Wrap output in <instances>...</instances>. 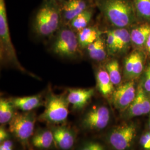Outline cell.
<instances>
[{
  "instance_id": "44dd1931",
  "label": "cell",
  "mask_w": 150,
  "mask_h": 150,
  "mask_svg": "<svg viewBox=\"0 0 150 150\" xmlns=\"http://www.w3.org/2000/svg\"><path fill=\"white\" fill-rule=\"evenodd\" d=\"M131 42L135 45L142 46L146 45L150 35V26L146 24L134 28L130 32Z\"/></svg>"
},
{
  "instance_id": "3957f363",
  "label": "cell",
  "mask_w": 150,
  "mask_h": 150,
  "mask_svg": "<svg viewBox=\"0 0 150 150\" xmlns=\"http://www.w3.org/2000/svg\"><path fill=\"white\" fill-rule=\"evenodd\" d=\"M0 64L3 68L12 69L38 79L20 63L11 41L5 0H0Z\"/></svg>"
},
{
  "instance_id": "2e32d148",
  "label": "cell",
  "mask_w": 150,
  "mask_h": 150,
  "mask_svg": "<svg viewBox=\"0 0 150 150\" xmlns=\"http://www.w3.org/2000/svg\"><path fill=\"white\" fill-rule=\"evenodd\" d=\"M97 87L103 96H111L115 90L114 85L104 66H98L95 71Z\"/></svg>"
},
{
  "instance_id": "e575fe53",
  "label": "cell",
  "mask_w": 150,
  "mask_h": 150,
  "mask_svg": "<svg viewBox=\"0 0 150 150\" xmlns=\"http://www.w3.org/2000/svg\"><path fill=\"white\" fill-rule=\"evenodd\" d=\"M6 150H13V147H11V148H8Z\"/></svg>"
},
{
  "instance_id": "4316f807",
  "label": "cell",
  "mask_w": 150,
  "mask_h": 150,
  "mask_svg": "<svg viewBox=\"0 0 150 150\" xmlns=\"http://www.w3.org/2000/svg\"><path fill=\"white\" fill-rule=\"evenodd\" d=\"M79 150H105V148L98 142L90 141L83 144Z\"/></svg>"
},
{
  "instance_id": "1f68e13d",
  "label": "cell",
  "mask_w": 150,
  "mask_h": 150,
  "mask_svg": "<svg viewBox=\"0 0 150 150\" xmlns=\"http://www.w3.org/2000/svg\"><path fill=\"white\" fill-rule=\"evenodd\" d=\"M146 47H147L148 51L149 52V53H150V35L146 41Z\"/></svg>"
},
{
  "instance_id": "603a6c76",
  "label": "cell",
  "mask_w": 150,
  "mask_h": 150,
  "mask_svg": "<svg viewBox=\"0 0 150 150\" xmlns=\"http://www.w3.org/2000/svg\"><path fill=\"white\" fill-rule=\"evenodd\" d=\"M104 66L109 75L113 85L116 86L121 85L122 76L118 61L116 59L110 60L107 61Z\"/></svg>"
},
{
  "instance_id": "8fae6325",
  "label": "cell",
  "mask_w": 150,
  "mask_h": 150,
  "mask_svg": "<svg viewBox=\"0 0 150 150\" xmlns=\"http://www.w3.org/2000/svg\"><path fill=\"white\" fill-rule=\"evenodd\" d=\"M67 98L75 110H81L86 107L91 101L95 94L93 88H71L67 91Z\"/></svg>"
},
{
  "instance_id": "30bf717a",
  "label": "cell",
  "mask_w": 150,
  "mask_h": 150,
  "mask_svg": "<svg viewBox=\"0 0 150 150\" xmlns=\"http://www.w3.org/2000/svg\"><path fill=\"white\" fill-rule=\"evenodd\" d=\"M136 93L134 81L121 84L115 89L111 96L113 105L121 111L127 109L134 100Z\"/></svg>"
},
{
  "instance_id": "7402d4cb",
  "label": "cell",
  "mask_w": 150,
  "mask_h": 150,
  "mask_svg": "<svg viewBox=\"0 0 150 150\" xmlns=\"http://www.w3.org/2000/svg\"><path fill=\"white\" fill-rule=\"evenodd\" d=\"M16 109L8 99L1 97L0 99V123L5 125L9 123L15 115Z\"/></svg>"
},
{
  "instance_id": "7a4b0ae2",
  "label": "cell",
  "mask_w": 150,
  "mask_h": 150,
  "mask_svg": "<svg viewBox=\"0 0 150 150\" xmlns=\"http://www.w3.org/2000/svg\"><path fill=\"white\" fill-rule=\"evenodd\" d=\"M48 52L60 59L78 62L84 59L83 52L78 41L77 33L69 25H62L46 42Z\"/></svg>"
},
{
  "instance_id": "d590c367",
  "label": "cell",
  "mask_w": 150,
  "mask_h": 150,
  "mask_svg": "<svg viewBox=\"0 0 150 150\" xmlns=\"http://www.w3.org/2000/svg\"><path fill=\"white\" fill-rule=\"evenodd\" d=\"M147 134H149V136H150V132H147Z\"/></svg>"
},
{
  "instance_id": "9a60e30c",
  "label": "cell",
  "mask_w": 150,
  "mask_h": 150,
  "mask_svg": "<svg viewBox=\"0 0 150 150\" xmlns=\"http://www.w3.org/2000/svg\"><path fill=\"white\" fill-rule=\"evenodd\" d=\"M9 100L15 108L24 112H29L45 105L42 95L38 94L28 96L12 97Z\"/></svg>"
},
{
  "instance_id": "7c38bea8",
  "label": "cell",
  "mask_w": 150,
  "mask_h": 150,
  "mask_svg": "<svg viewBox=\"0 0 150 150\" xmlns=\"http://www.w3.org/2000/svg\"><path fill=\"white\" fill-rule=\"evenodd\" d=\"M128 115L137 117L150 112V99L142 86H139L133 102L127 108Z\"/></svg>"
},
{
  "instance_id": "4fadbf2b",
  "label": "cell",
  "mask_w": 150,
  "mask_h": 150,
  "mask_svg": "<svg viewBox=\"0 0 150 150\" xmlns=\"http://www.w3.org/2000/svg\"><path fill=\"white\" fill-rule=\"evenodd\" d=\"M83 52L84 59L96 64L105 62L108 56L105 41L102 36L87 46Z\"/></svg>"
},
{
  "instance_id": "836d02e7",
  "label": "cell",
  "mask_w": 150,
  "mask_h": 150,
  "mask_svg": "<svg viewBox=\"0 0 150 150\" xmlns=\"http://www.w3.org/2000/svg\"><path fill=\"white\" fill-rule=\"evenodd\" d=\"M149 127L150 129V117H149Z\"/></svg>"
},
{
  "instance_id": "ffe728a7",
  "label": "cell",
  "mask_w": 150,
  "mask_h": 150,
  "mask_svg": "<svg viewBox=\"0 0 150 150\" xmlns=\"http://www.w3.org/2000/svg\"><path fill=\"white\" fill-rule=\"evenodd\" d=\"M112 30L116 38L118 54L125 52L131 42L130 33L126 28H114Z\"/></svg>"
},
{
  "instance_id": "277c9868",
  "label": "cell",
  "mask_w": 150,
  "mask_h": 150,
  "mask_svg": "<svg viewBox=\"0 0 150 150\" xmlns=\"http://www.w3.org/2000/svg\"><path fill=\"white\" fill-rule=\"evenodd\" d=\"M103 17L114 28H126L135 21V10L131 0H95Z\"/></svg>"
},
{
  "instance_id": "d4e9b609",
  "label": "cell",
  "mask_w": 150,
  "mask_h": 150,
  "mask_svg": "<svg viewBox=\"0 0 150 150\" xmlns=\"http://www.w3.org/2000/svg\"><path fill=\"white\" fill-rule=\"evenodd\" d=\"M144 67L143 58L142 55L139 52H136V58L134 59L133 70L131 76V79L138 77L142 72Z\"/></svg>"
},
{
  "instance_id": "d6a6232c",
  "label": "cell",
  "mask_w": 150,
  "mask_h": 150,
  "mask_svg": "<svg viewBox=\"0 0 150 150\" xmlns=\"http://www.w3.org/2000/svg\"><path fill=\"white\" fill-rule=\"evenodd\" d=\"M52 1H53L54 2H56V3H57V4L59 5L64 0H52Z\"/></svg>"
},
{
  "instance_id": "e0dca14e",
  "label": "cell",
  "mask_w": 150,
  "mask_h": 150,
  "mask_svg": "<svg viewBox=\"0 0 150 150\" xmlns=\"http://www.w3.org/2000/svg\"><path fill=\"white\" fill-rule=\"evenodd\" d=\"M76 33L80 47L83 51L87 46L101 37L102 32L96 26L90 25Z\"/></svg>"
},
{
  "instance_id": "9c48e42d",
  "label": "cell",
  "mask_w": 150,
  "mask_h": 150,
  "mask_svg": "<svg viewBox=\"0 0 150 150\" xmlns=\"http://www.w3.org/2000/svg\"><path fill=\"white\" fill-rule=\"evenodd\" d=\"M95 6V0H64L59 5L62 25H69L76 16Z\"/></svg>"
},
{
  "instance_id": "4dcf8cb0",
  "label": "cell",
  "mask_w": 150,
  "mask_h": 150,
  "mask_svg": "<svg viewBox=\"0 0 150 150\" xmlns=\"http://www.w3.org/2000/svg\"><path fill=\"white\" fill-rule=\"evenodd\" d=\"M1 145L4 146L6 148H10V147H13V144L12 141L11 140H9V139H6L5 141L1 142Z\"/></svg>"
},
{
  "instance_id": "d6986e66",
  "label": "cell",
  "mask_w": 150,
  "mask_h": 150,
  "mask_svg": "<svg viewBox=\"0 0 150 150\" xmlns=\"http://www.w3.org/2000/svg\"><path fill=\"white\" fill-rule=\"evenodd\" d=\"M54 142L52 131L48 129H43L33 135L31 139L32 145L38 149H47L50 148Z\"/></svg>"
},
{
  "instance_id": "5b68a950",
  "label": "cell",
  "mask_w": 150,
  "mask_h": 150,
  "mask_svg": "<svg viewBox=\"0 0 150 150\" xmlns=\"http://www.w3.org/2000/svg\"><path fill=\"white\" fill-rule=\"evenodd\" d=\"M69 105L67 94L57 95L50 91L45 101V110L40 120L54 125L64 123L69 115Z\"/></svg>"
},
{
  "instance_id": "83f0119b",
  "label": "cell",
  "mask_w": 150,
  "mask_h": 150,
  "mask_svg": "<svg viewBox=\"0 0 150 150\" xmlns=\"http://www.w3.org/2000/svg\"><path fill=\"white\" fill-rule=\"evenodd\" d=\"M142 86L146 93L150 94V65L146 71L144 81Z\"/></svg>"
},
{
  "instance_id": "52a82bcc",
  "label": "cell",
  "mask_w": 150,
  "mask_h": 150,
  "mask_svg": "<svg viewBox=\"0 0 150 150\" xmlns=\"http://www.w3.org/2000/svg\"><path fill=\"white\" fill-rule=\"evenodd\" d=\"M136 134L132 123H123L116 126L108 136V141L115 150H126L132 144Z\"/></svg>"
},
{
  "instance_id": "cb8c5ba5",
  "label": "cell",
  "mask_w": 150,
  "mask_h": 150,
  "mask_svg": "<svg viewBox=\"0 0 150 150\" xmlns=\"http://www.w3.org/2000/svg\"><path fill=\"white\" fill-rule=\"evenodd\" d=\"M134 10L141 17L150 19V0H132Z\"/></svg>"
},
{
  "instance_id": "484cf974",
  "label": "cell",
  "mask_w": 150,
  "mask_h": 150,
  "mask_svg": "<svg viewBox=\"0 0 150 150\" xmlns=\"http://www.w3.org/2000/svg\"><path fill=\"white\" fill-rule=\"evenodd\" d=\"M135 58H136V52L130 54L125 60L124 73L126 77L128 79H131Z\"/></svg>"
},
{
  "instance_id": "ac0fdd59",
  "label": "cell",
  "mask_w": 150,
  "mask_h": 150,
  "mask_svg": "<svg viewBox=\"0 0 150 150\" xmlns=\"http://www.w3.org/2000/svg\"><path fill=\"white\" fill-rule=\"evenodd\" d=\"M95 7H91L76 16L70 22L69 26L75 32H77L90 26L94 16Z\"/></svg>"
},
{
  "instance_id": "f546056e",
  "label": "cell",
  "mask_w": 150,
  "mask_h": 150,
  "mask_svg": "<svg viewBox=\"0 0 150 150\" xmlns=\"http://www.w3.org/2000/svg\"><path fill=\"white\" fill-rule=\"evenodd\" d=\"M8 136V134H7V131L3 127H1L0 129V142L1 143L3 141H5L6 139H7Z\"/></svg>"
},
{
  "instance_id": "f1b7e54d",
  "label": "cell",
  "mask_w": 150,
  "mask_h": 150,
  "mask_svg": "<svg viewBox=\"0 0 150 150\" xmlns=\"http://www.w3.org/2000/svg\"><path fill=\"white\" fill-rule=\"evenodd\" d=\"M140 144L145 149L150 150V137L147 133L144 134L141 137L140 139Z\"/></svg>"
},
{
  "instance_id": "8992f818",
  "label": "cell",
  "mask_w": 150,
  "mask_h": 150,
  "mask_svg": "<svg viewBox=\"0 0 150 150\" xmlns=\"http://www.w3.org/2000/svg\"><path fill=\"white\" fill-rule=\"evenodd\" d=\"M36 119L35 113L31 111L15 113L9 122L8 129L17 139L25 145L33 134Z\"/></svg>"
},
{
  "instance_id": "6da1fadb",
  "label": "cell",
  "mask_w": 150,
  "mask_h": 150,
  "mask_svg": "<svg viewBox=\"0 0 150 150\" xmlns=\"http://www.w3.org/2000/svg\"><path fill=\"white\" fill-rule=\"evenodd\" d=\"M62 25L59 5L52 0H42L32 16L30 31L35 40L45 43Z\"/></svg>"
},
{
  "instance_id": "5bb4252c",
  "label": "cell",
  "mask_w": 150,
  "mask_h": 150,
  "mask_svg": "<svg viewBox=\"0 0 150 150\" xmlns=\"http://www.w3.org/2000/svg\"><path fill=\"white\" fill-rule=\"evenodd\" d=\"M54 135V142L59 149L69 150L74 145L75 137L71 130L64 126H55L51 130Z\"/></svg>"
},
{
  "instance_id": "ba28073f",
  "label": "cell",
  "mask_w": 150,
  "mask_h": 150,
  "mask_svg": "<svg viewBox=\"0 0 150 150\" xmlns=\"http://www.w3.org/2000/svg\"><path fill=\"white\" fill-rule=\"evenodd\" d=\"M110 120L109 109L104 105L94 106L86 112L82 120L83 127L88 130L105 129Z\"/></svg>"
}]
</instances>
